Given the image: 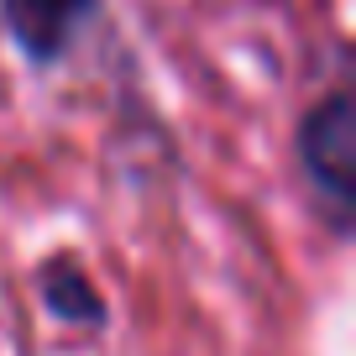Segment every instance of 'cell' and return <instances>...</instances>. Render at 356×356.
<instances>
[{
    "instance_id": "7a4b0ae2",
    "label": "cell",
    "mask_w": 356,
    "mask_h": 356,
    "mask_svg": "<svg viewBox=\"0 0 356 356\" xmlns=\"http://www.w3.org/2000/svg\"><path fill=\"white\" fill-rule=\"evenodd\" d=\"M89 6H95V0H0V11L11 22L16 42H22L32 58L63 53V42L89 16Z\"/></svg>"
},
{
    "instance_id": "3957f363",
    "label": "cell",
    "mask_w": 356,
    "mask_h": 356,
    "mask_svg": "<svg viewBox=\"0 0 356 356\" xmlns=\"http://www.w3.org/2000/svg\"><path fill=\"white\" fill-rule=\"evenodd\" d=\"M47 304H53L63 320H100V304H95V293L79 289L74 273H53V278H47Z\"/></svg>"
},
{
    "instance_id": "6da1fadb",
    "label": "cell",
    "mask_w": 356,
    "mask_h": 356,
    "mask_svg": "<svg viewBox=\"0 0 356 356\" xmlns=\"http://www.w3.org/2000/svg\"><path fill=\"white\" fill-rule=\"evenodd\" d=\"M304 163H309V178L320 184V194L335 204V215L346 210V168H351V105L335 89L330 100L314 111V121L304 126Z\"/></svg>"
}]
</instances>
